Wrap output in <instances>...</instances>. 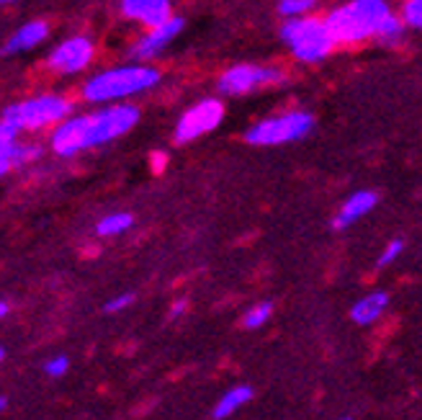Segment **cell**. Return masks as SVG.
<instances>
[{"instance_id": "cell-13", "label": "cell", "mask_w": 422, "mask_h": 420, "mask_svg": "<svg viewBox=\"0 0 422 420\" xmlns=\"http://www.w3.org/2000/svg\"><path fill=\"white\" fill-rule=\"evenodd\" d=\"M376 201H379V196H376L374 191H358V194H353L348 201L342 204L340 214L332 219V227H335V230H345L355 219H361L363 214H369L376 206Z\"/></svg>"}, {"instance_id": "cell-26", "label": "cell", "mask_w": 422, "mask_h": 420, "mask_svg": "<svg viewBox=\"0 0 422 420\" xmlns=\"http://www.w3.org/2000/svg\"><path fill=\"white\" fill-rule=\"evenodd\" d=\"M186 299H178V302H175L173 307H170V320H175V317H181L183 312H186Z\"/></svg>"}, {"instance_id": "cell-15", "label": "cell", "mask_w": 422, "mask_h": 420, "mask_svg": "<svg viewBox=\"0 0 422 420\" xmlns=\"http://www.w3.org/2000/svg\"><path fill=\"white\" fill-rule=\"evenodd\" d=\"M386 307H389V294L374 292V294H369V297H363L358 305H353L350 317H353V322H358V325H371L374 320L381 317Z\"/></svg>"}, {"instance_id": "cell-12", "label": "cell", "mask_w": 422, "mask_h": 420, "mask_svg": "<svg viewBox=\"0 0 422 420\" xmlns=\"http://www.w3.org/2000/svg\"><path fill=\"white\" fill-rule=\"evenodd\" d=\"M181 31H183V19L165 21L162 26H154L152 31H149V34L144 36L134 49H132V55H134L137 60H147V57L157 55V52H160L168 41H173L175 36L181 34Z\"/></svg>"}, {"instance_id": "cell-18", "label": "cell", "mask_w": 422, "mask_h": 420, "mask_svg": "<svg viewBox=\"0 0 422 420\" xmlns=\"http://www.w3.org/2000/svg\"><path fill=\"white\" fill-rule=\"evenodd\" d=\"M132 224H134V217H132V214H127V211H116V214L103 217L101 222H98V227H95V232L103 235V238H111V235L127 232Z\"/></svg>"}, {"instance_id": "cell-21", "label": "cell", "mask_w": 422, "mask_h": 420, "mask_svg": "<svg viewBox=\"0 0 422 420\" xmlns=\"http://www.w3.org/2000/svg\"><path fill=\"white\" fill-rule=\"evenodd\" d=\"M315 6H317V0H281L278 14L296 19V16H302V14H307V11H312Z\"/></svg>"}, {"instance_id": "cell-2", "label": "cell", "mask_w": 422, "mask_h": 420, "mask_svg": "<svg viewBox=\"0 0 422 420\" xmlns=\"http://www.w3.org/2000/svg\"><path fill=\"white\" fill-rule=\"evenodd\" d=\"M157 80H160V75L152 68H139V65H134V68H116L90 78L83 95L93 103L114 101V98H124V95L142 93V90L152 88Z\"/></svg>"}, {"instance_id": "cell-6", "label": "cell", "mask_w": 422, "mask_h": 420, "mask_svg": "<svg viewBox=\"0 0 422 420\" xmlns=\"http://www.w3.org/2000/svg\"><path fill=\"white\" fill-rule=\"evenodd\" d=\"M224 119V106L214 98H206V101L196 103L194 109H188L181 116V122L175 127V142H191V140H199L206 132L216 129Z\"/></svg>"}, {"instance_id": "cell-17", "label": "cell", "mask_w": 422, "mask_h": 420, "mask_svg": "<svg viewBox=\"0 0 422 420\" xmlns=\"http://www.w3.org/2000/svg\"><path fill=\"white\" fill-rule=\"evenodd\" d=\"M39 157V147H23V145H0V170L8 173L11 168L26 165L28 160Z\"/></svg>"}, {"instance_id": "cell-4", "label": "cell", "mask_w": 422, "mask_h": 420, "mask_svg": "<svg viewBox=\"0 0 422 420\" xmlns=\"http://www.w3.org/2000/svg\"><path fill=\"white\" fill-rule=\"evenodd\" d=\"M70 114V101L62 95H36L23 103H16L3 114V124L14 127L16 132L21 129H41L47 124L62 122Z\"/></svg>"}, {"instance_id": "cell-30", "label": "cell", "mask_w": 422, "mask_h": 420, "mask_svg": "<svg viewBox=\"0 0 422 420\" xmlns=\"http://www.w3.org/2000/svg\"><path fill=\"white\" fill-rule=\"evenodd\" d=\"M342 420H350V418H342Z\"/></svg>"}, {"instance_id": "cell-3", "label": "cell", "mask_w": 422, "mask_h": 420, "mask_svg": "<svg viewBox=\"0 0 422 420\" xmlns=\"http://www.w3.org/2000/svg\"><path fill=\"white\" fill-rule=\"evenodd\" d=\"M281 39L302 62H320L335 47V36L329 31L327 21L296 19L281 28Z\"/></svg>"}, {"instance_id": "cell-14", "label": "cell", "mask_w": 422, "mask_h": 420, "mask_svg": "<svg viewBox=\"0 0 422 420\" xmlns=\"http://www.w3.org/2000/svg\"><path fill=\"white\" fill-rule=\"evenodd\" d=\"M49 34V28L44 21H31L26 26H21L11 39H8L3 55H16V52H23V49L36 47L39 41H44V36Z\"/></svg>"}, {"instance_id": "cell-7", "label": "cell", "mask_w": 422, "mask_h": 420, "mask_svg": "<svg viewBox=\"0 0 422 420\" xmlns=\"http://www.w3.org/2000/svg\"><path fill=\"white\" fill-rule=\"evenodd\" d=\"M137 122H139V111L134 106H114V109L90 114V147L127 135Z\"/></svg>"}, {"instance_id": "cell-9", "label": "cell", "mask_w": 422, "mask_h": 420, "mask_svg": "<svg viewBox=\"0 0 422 420\" xmlns=\"http://www.w3.org/2000/svg\"><path fill=\"white\" fill-rule=\"evenodd\" d=\"M88 147H90V116L68 119L52 135V149L62 157H73Z\"/></svg>"}, {"instance_id": "cell-11", "label": "cell", "mask_w": 422, "mask_h": 420, "mask_svg": "<svg viewBox=\"0 0 422 420\" xmlns=\"http://www.w3.org/2000/svg\"><path fill=\"white\" fill-rule=\"evenodd\" d=\"M121 11L129 19L154 28L170 21V0H121Z\"/></svg>"}, {"instance_id": "cell-16", "label": "cell", "mask_w": 422, "mask_h": 420, "mask_svg": "<svg viewBox=\"0 0 422 420\" xmlns=\"http://www.w3.org/2000/svg\"><path fill=\"white\" fill-rule=\"evenodd\" d=\"M250 400H253V387L237 384L227 394H221V400L214 405V413L211 415H214V420H224L235 413V410H240L242 405H248Z\"/></svg>"}, {"instance_id": "cell-20", "label": "cell", "mask_w": 422, "mask_h": 420, "mask_svg": "<svg viewBox=\"0 0 422 420\" xmlns=\"http://www.w3.org/2000/svg\"><path fill=\"white\" fill-rule=\"evenodd\" d=\"M376 36H379L384 44H396V41L402 39V21L394 19V16H386Z\"/></svg>"}, {"instance_id": "cell-8", "label": "cell", "mask_w": 422, "mask_h": 420, "mask_svg": "<svg viewBox=\"0 0 422 420\" xmlns=\"http://www.w3.org/2000/svg\"><path fill=\"white\" fill-rule=\"evenodd\" d=\"M281 78L278 70H268V68H253V65H237V68L227 70V73L219 78V90L227 95H240L248 93V90L258 88L263 83H275Z\"/></svg>"}, {"instance_id": "cell-25", "label": "cell", "mask_w": 422, "mask_h": 420, "mask_svg": "<svg viewBox=\"0 0 422 420\" xmlns=\"http://www.w3.org/2000/svg\"><path fill=\"white\" fill-rule=\"evenodd\" d=\"M134 302V297L132 294H121V297H116V299H111L106 307H103V312H108V315H114V312H121V310H127L129 305Z\"/></svg>"}, {"instance_id": "cell-24", "label": "cell", "mask_w": 422, "mask_h": 420, "mask_svg": "<svg viewBox=\"0 0 422 420\" xmlns=\"http://www.w3.org/2000/svg\"><path fill=\"white\" fill-rule=\"evenodd\" d=\"M402 251H404V243L402 240H391V243L384 248V253H381V258H379V266H389V263H394L396 258L402 256Z\"/></svg>"}, {"instance_id": "cell-28", "label": "cell", "mask_w": 422, "mask_h": 420, "mask_svg": "<svg viewBox=\"0 0 422 420\" xmlns=\"http://www.w3.org/2000/svg\"><path fill=\"white\" fill-rule=\"evenodd\" d=\"M8 310H11V305H8V302H3V305H0V315H6Z\"/></svg>"}, {"instance_id": "cell-5", "label": "cell", "mask_w": 422, "mask_h": 420, "mask_svg": "<svg viewBox=\"0 0 422 420\" xmlns=\"http://www.w3.org/2000/svg\"><path fill=\"white\" fill-rule=\"evenodd\" d=\"M315 127V119L307 111H291V114L283 116H273V119H265V122L255 124L248 129V140L250 145H283V142H294V140H302L312 132Z\"/></svg>"}, {"instance_id": "cell-1", "label": "cell", "mask_w": 422, "mask_h": 420, "mask_svg": "<svg viewBox=\"0 0 422 420\" xmlns=\"http://www.w3.org/2000/svg\"><path fill=\"white\" fill-rule=\"evenodd\" d=\"M389 6L384 0H353L327 16V26L335 41H363L379 34Z\"/></svg>"}, {"instance_id": "cell-10", "label": "cell", "mask_w": 422, "mask_h": 420, "mask_svg": "<svg viewBox=\"0 0 422 420\" xmlns=\"http://www.w3.org/2000/svg\"><path fill=\"white\" fill-rule=\"evenodd\" d=\"M90 57H93V44L83 36H75V39L62 41L60 47L54 49L49 55V65L60 73H78L90 62Z\"/></svg>"}, {"instance_id": "cell-19", "label": "cell", "mask_w": 422, "mask_h": 420, "mask_svg": "<svg viewBox=\"0 0 422 420\" xmlns=\"http://www.w3.org/2000/svg\"><path fill=\"white\" fill-rule=\"evenodd\" d=\"M270 315H273V305H270V302H260V305L250 307V310L245 312L242 327H245V330H255V327L265 325L270 320Z\"/></svg>"}, {"instance_id": "cell-22", "label": "cell", "mask_w": 422, "mask_h": 420, "mask_svg": "<svg viewBox=\"0 0 422 420\" xmlns=\"http://www.w3.org/2000/svg\"><path fill=\"white\" fill-rule=\"evenodd\" d=\"M404 21L409 26L422 28V0H407L404 6Z\"/></svg>"}, {"instance_id": "cell-23", "label": "cell", "mask_w": 422, "mask_h": 420, "mask_svg": "<svg viewBox=\"0 0 422 420\" xmlns=\"http://www.w3.org/2000/svg\"><path fill=\"white\" fill-rule=\"evenodd\" d=\"M68 369H70L68 356H54V359H49L47 364H44V374H49V377H65Z\"/></svg>"}, {"instance_id": "cell-27", "label": "cell", "mask_w": 422, "mask_h": 420, "mask_svg": "<svg viewBox=\"0 0 422 420\" xmlns=\"http://www.w3.org/2000/svg\"><path fill=\"white\" fill-rule=\"evenodd\" d=\"M162 163H165V157H162V152H154V168L160 170Z\"/></svg>"}, {"instance_id": "cell-29", "label": "cell", "mask_w": 422, "mask_h": 420, "mask_svg": "<svg viewBox=\"0 0 422 420\" xmlns=\"http://www.w3.org/2000/svg\"><path fill=\"white\" fill-rule=\"evenodd\" d=\"M3 3H11V0H3Z\"/></svg>"}]
</instances>
